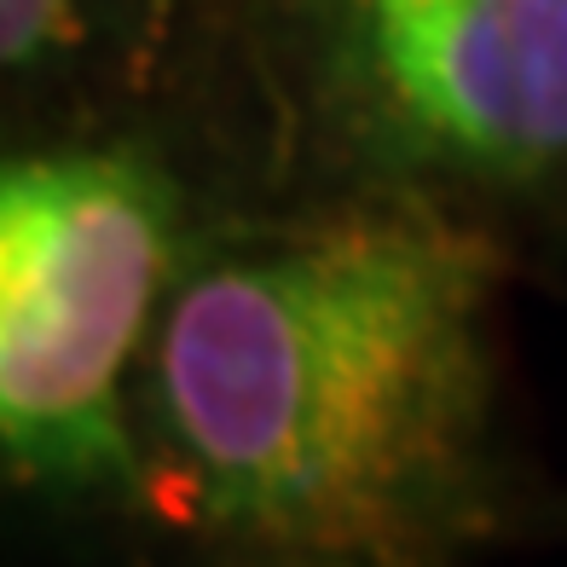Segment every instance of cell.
I'll return each mask as SVG.
<instances>
[{"label": "cell", "mask_w": 567, "mask_h": 567, "mask_svg": "<svg viewBox=\"0 0 567 567\" xmlns=\"http://www.w3.org/2000/svg\"><path fill=\"white\" fill-rule=\"evenodd\" d=\"M498 255L470 226L359 209L186 267L151 417L220 545L272 567H405L475 509Z\"/></svg>", "instance_id": "obj_1"}, {"label": "cell", "mask_w": 567, "mask_h": 567, "mask_svg": "<svg viewBox=\"0 0 567 567\" xmlns=\"http://www.w3.org/2000/svg\"><path fill=\"white\" fill-rule=\"evenodd\" d=\"M179 192L134 151L0 157V470L134 486V371L179 284Z\"/></svg>", "instance_id": "obj_2"}, {"label": "cell", "mask_w": 567, "mask_h": 567, "mask_svg": "<svg viewBox=\"0 0 567 567\" xmlns=\"http://www.w3.org/2000/svg\"><path fill=\"white\" fill-rule=\"evenodd\" d=\"M313 18L365 157L463 179L567 163V0H313Z\"/></svg>", "instance_id": "obj_3"}, {"label": "cell", "mask_w": 567, "mask_h": 567, "mask_svg": "<svg viewBox=\"0 0 567 567\" xmlns=\"http://www.w3.org/2000/svg\"><path fill=\"white\" fill-rule=\"evenodd\" d=\"M87 30V0H0V75L59 59Z\"/></svg>", "instance_id": "obj_4"}]
</instances>
